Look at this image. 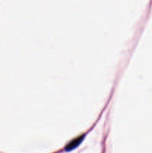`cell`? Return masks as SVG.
Segmentation results:
<instances>
[{"label": "cell", "mask_w": 152, "mask_h": 153, "mask_svg": "<svg viewBox=\"0 0 152 153\" xmlns=\"http://www.w3.org/2000/svg\"><path fill=\"white\" fill-rule=\"evenodd\" d=\"M84 137L85 135L83 134V135L79 136V137H76L74 140H72V141L69 142V143L67 144V146H66V150L67 152H69V151H72L73 150V149H75L76 147H77V146L81 143V142L83 141Z\"/></svg>", "instance_id": "cell-1"}]
</instances>
